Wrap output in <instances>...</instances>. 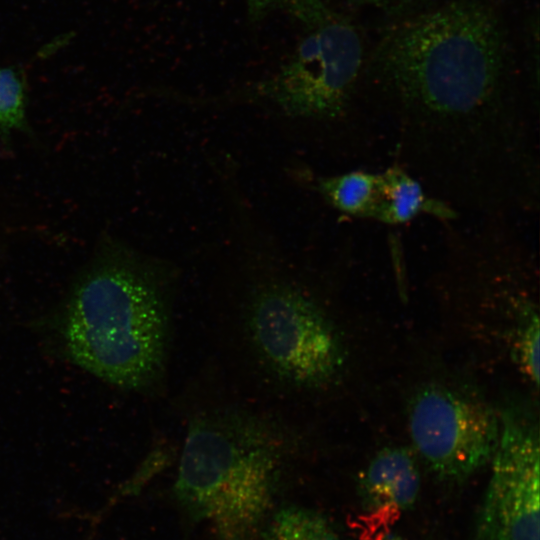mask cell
<instances>
[{"label":"cell","instance_id":"cell-15","mask_svg":"<svg viewBox=\"0 0 540 540\" xmlns=\"http://www.w3.org/2000/svg\"><path fill=\"white\" fill-rule=\"evenodd\" d=\"M383 540H402V539L396 536H388L384 538Z\"/></svg>","mask_w":540,"mask_h":540},{"label":"cell","instance_id":"cell-6","mask_svg":"<svg viewBox=\"0 0 540 540\" xmlns=\"http://www.w3.org/2000/svg\"><path fill=\"white\" fill-rule=\"evenodd\" d=\"M480 540H539V435L524 416L506 414L491 460Z\"/></svg>","mask_w":540,"mask_h":540},{"label":"cell","instance_id":"cell-13","mask_svg":"<svg viewBox=\"0 0 540 540\" xmlns=\"http://www.w3.org/2000/svg\"><path fill=\"white\" fill-rule=\"evenodd\" d=\"M519 327L516 354L521 368L535 385L539 383V319L537 313L526 305Z\"/></svg>","mask_w":540,"mask_h":540},{"label":"cell","instance_id":"cell-4","mask_svg":"<svg viewBox=\"0 0 540 540\" xmlns=\"http://www.w3.org/2000/svg\"><path fill=\"white\" fill-rule=\"evenodd\" d=\"M249 327L268 366L304 387L330 382L343 365L339 336L319 306L301 292L271 286L254 299Z\"/></svg>","mask_w":540,"mask_h":540},{"label":"cell","instance_id":"cell-5","mask_svg":"<svg viewBox=\"0 0 540 540\" xmlns=\"http://www.w3.org/2000/svg\"><path fill=\"white\" fill-rule=\"evenodd\" d=\"M408 426L416 452L445 480H464L491 462L501 419L482 400L443 385L412 399Z\"/></svg>","mask_w":540,"mask_h":540},{"label":"cell","instance_id":"cell-3","mask_svg":"<svg viewBox=\"0 0 540 540\" xmlns=\"http://www.w3.org/2000/svg\"><path fill=\"white\" fill-rule=\"evenodd\" d=\"M305 28L288 61L253 91L292 116L346 123L369 152L377 141L352 119L364 56L356 27L330 10Z\"/></svg>","mask_w":540,"mask_h":540},{"label":"cell","instance_id":"cell-9","mask_svg":"<svg viewBox=\"0 0 540 540\" xmlns=\"http://www.w3.org/2000/svg\"><path fill=\"white\" fill-rule=\"evenodd\" d=\"M381 185L380 171L356 168L321 178L318 189L339 212L375 220L381 201Z\"/></svg>","mask_w":540,"mask_h":540},{"label":"cell","instance_id":"cell-12","mask_svg":"<svg viewBox=\"0 0 540 540\" xmlns=\"http://www.w3.org/2000/svg\"><path fill=\"white\" fill-rule=\"evenodd\" d=\"M251 23L263 21L273 12H285L305 27L321 20L331 10L322 0H244Z\"/></svg>","mask_w":540,"mask_h":540},{"label":"cell","instance_id":"cell-1","mask_svg":"<svg viewBox=\"0 0 540 540\" xmlns=\"http://www.w3.org/2000/svg\"><path fill=\"white\" fill-rule=\"evenodd\" d=\"M60 332L78 366L119 387H146L160 376L167 347L159 284L132 253L108 245L72 289Z\"/></svg>","mask_w":540,"mask_h":540},{"label":"cell","instance_id":"cell-11","mask_svg":"<svg viewBox=\"0 0 540 540\" xmlns=\"http://www.w3.org/2000/svg\"><path fill=\"white\" fill-rule=\"evenodd\" d=\"M26 128L25 88L20 73L11 67L0 68V139L13 130Z\"/></svg>","mask_w":540,"mask_h":540},{"label":"cell","instance_id":"cell-8","mask_svg":"<svg viewBox=\"0 0 540 540\" xmlns=\"http://www.w3.org/2000/svg\"><path fill=\"white\" fill-rule=\"evenodd\" d=\"M381 201L375 221L401 225L420 215H430L448 223L460 214L445 202L433 197L421 182L393 161L381 170Z\"/></svg>","mask_w":540,"mask_h":540},{"label":"cell","instance_id":"cell-2","mask_svg":"<svg viewBox=\"0 0 540 540\" xmlns=\"http://www.w3.org/2000/svg\"><path fill=\"white\" fill-rule=\"evenodd\" d=\"M278 437L251 418L214 415L190 424L174 495L214 540H257L272 508L283 461Z\"/></svg>","mask_w":540,"mask_h":540},{"label":"cell","instance_id":"cell-7","mask_svg":"<svg viewBox=\"0 0 540 540\" xmlns=\"http://www.w3.org/2000/svg\"><path fill=\"white\" fill-rule=\"evenodd\" d=\"M420 474L412 453L403 447H388L369 462L360 479V492L368 519L389 524L416 502Z\"/></svg>","mask_w":540,"mask_h":540},{"label":"cell","instance_id":"cell-14","mask_svg":"<svg viewBox=\"0 0 540 540\" xmlns=\"http://www.w3.org/2000/svg\"><path fill=\"white\" fill-rule=\"evenodd\" d=\"M354 2L375 6L379 8H398L403 6L412 0H352Z\"/></svg>","mask_w":540,"mask_h":540},{"label":"cell","instance_id":"cell-10","mask_svg":"<svg viewBox=\"0 0 540 540\" xmlns=\"http://www.w3.org/2000/svg\"><path fill=\"white\" fill-rule=\"evenodd\" d=\"M261 540H339L329 521L309 508L287 505L264 524Z\"/></svg>","mask_w":540,"mask_h":540}]
</instances>
